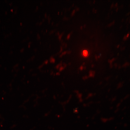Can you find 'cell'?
I'll return each mask as SVG.
<instances>
[{
  "mask_svg": "<svg viewBox=\"0 0 130 130\" xmlns=\"http://www.w3.org/2000/svg\"><path fill=\"white\" fill-rule=\"evenodd\" d=\"M83 55L85 56H86L87 55L88 52L86 50H84L83 52Z\"/></svg>",
  "mask_w": 130,
  "mask_h": 130,
  "instance_id": "6da1fadb",
  "label": "cell"
},
{
  "mask_svg": "<svg viewBox=\"0 0 130 130\" xmlns=\"http://www.w3.org/2000/svg\"><path fill=\"white\" fill-rule=\"evenodd\" d=\"M70 34H68L67 36V39H69L70 38Z\"/></svg>",
  "mask_w": 130,
  "mask_h": 130,
  "instance_id": "7a4b0ae2",
  "label": "cell"
},
{
  "mask_svg": "<svg viewBox=\"0 0 130 130\" xmlns=\"http://www.w3.org/2000/svg\"><path fill=\"white\" fill-rule=\"evenodd\" d=\"M80 69L81 70H82V69H83V67H82V66L81 67H80Z\"/></svg>",
  "mask_w": 130,
  "mask_h": 130,
  "instance_id": "3957f363",
  "label": "cell"
},
{
  "mask_svg": "<svg viewBox=\"0 0 130 130\" xmlns=\"http://www.w3.org/2000/svg\"><path fill=\"white\" fill-rule=\"evenodd\" d=\"M82 26L81 27H80V29H82Z\"/></svg>",
  "mask_w": 130,
  "mask_h": 130,
  "instance_id": "277c9868",
  "label": "cell"
}]
</instances>
